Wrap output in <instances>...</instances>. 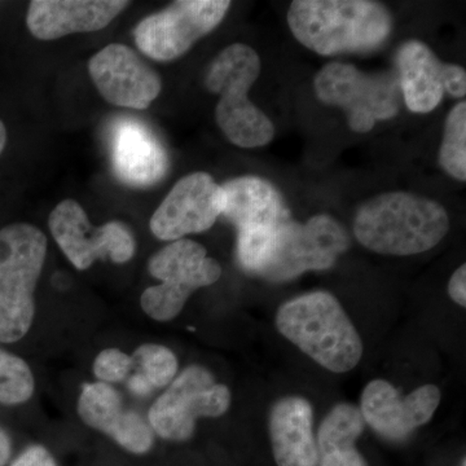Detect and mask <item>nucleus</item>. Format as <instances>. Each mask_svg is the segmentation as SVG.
<instances>
[{
    "label": "nucleus",
    "mask_w": 466,
    "mask_h": 466,
    "mask_svg": "<svg viewBox=\"0 0 466 466\" xmlns=\"http://www.w3.org/2000/svg\"><path fill=\"white\" fill-rule=\"evenodd\" d=\"M441 202L412 192H385L358 208L354 233L367 249L385 256H415L433 249L450 231Z\"/></svg>",
    "instance_id": "obj_1"
},
{
    "label": "nucleus",
    "mask_w": 466,
    "mask_h": 466,
    "mask_svg": "<svg viewBox=\"0 0 466 466\" xmlns=\"http://www.w3.org/2000/svg\"><path fill=\"white\" fill-rule=\"evenodd\" d=\"M287 20L294 38L321 56L376 50L392 27L388 8L370 0H296Z\"/></svg>",
    "instance_id": "obj_2"
},
{
    "label": "nucleus",
    "mask_w": 466,
    "mask_h": 466,
    "mask_svg": "<svg viewBox=\"0 0 466 466\" xmlns=\"http://www.w3.org/2000/svg\"><path fill=\"white\" fill-rule=\"evenodd\" d=\"M285 339L325 370L346 373L363 355V342L341 303L328 291H311L288 300L276 315Z\"/></svg>",
    "instance_id": "obj_3"
},
{
    "label": "nucleus",
    "mask_w": 466,
    "mask_h": 466,
    "mask_svg": "<svg viewBox=\"0 0 466 466\" xmlns=\"http://www.w3.org/2000/svg\"><path fill=\"white\" fill-rule=\"evenodd\" d=\"M260 69L262 63L257 51L235 43L211 61L205 76L208 90L220 97L216 108L217 125L227 139L240 148H260L275 137L271 119L248 96Z\"/></svg>",
    "instance_id": "obj_4"
},
{
    "label": "nucleus",
    "mask_w": 466,
    "mask_h": 466,
    "mask_svg": "<svg viewBox=\"0 0 466 466\" xmlns=\"http://www.w3.org/2000/svg\"><path fill=\"white\" fill-rule=\"evenodd\" d=\"M46 257L47 238L38 227L14 223L0 229V342L20 341L32 328Z\"/></svg>",
    "instance_id": "obj_5"
},
{
    "label": "nucleus",
    "mask_w": 466,
    "mask_h": 466,
    "mask_svg": "<svg viewBox=\"0 0 466 466\" xmlns=\"http://www.w3.org/2000/svg\"><path fill=\"white\" fill-rule=\"evenodd\" d=\"M148 271L161 284L147 288L140 306L156 321L173 320L196 290L216 284L222 276L217 259L198 242L177 240L158 250L148 262Z\"/></svg>",
    "instance_id": "obj_6"
},
{
    "label": "nucleus",
    "mask_w": 466,
    "mask_h": 466,
    "mask_svg": "<svg viewBox=\"0 0 466 466\" xmlns=\"http://www.w3.org/2000/svg\"><path fill=\"white\" fill-rule=\"evenodd\" d=\"M314 87L319 100L345 110L355 133H370L377 122L400 112V82L388 73L366 75L351 64L333 61L319 70Z\"/></svg>",
    "instance_id": "obj_7"
},
{
    "label": "nucleus",
    "mask_w": 466,
    "mask_h": 466,
    "mask_svg": "<svg viewBox=\"0 0 466 466\" xmlns=\"http://www.w3.org/2000/svg\"><path fill=\"white\" fill-rule=\"evenodd\" d=\"M231 391L200 366L186 368L175 377L149 410V426L162 440L188 441L200 417L225 415L231 406Z\"/></svg>",
    "instance_id": "obj_8"
},
{
    "label": "nucleus",
    "mask_w": 466,
    "mask_h": 466,
    "mask_svg": "<svg viewBox=\"0 0 466 466\" xmlns=\"http://www.w3.org/2000/svg\"><path fill=\"white\" fill-rule=\"evenodd\" d=\"M350 247L348 232L333 217L319 214L306 223L285 220L274 257L258 276L283 283L308 271L330 268Z\"/></svg>",
    "instance_id": "obj_9"
},
{
    "label": "nucleus",
    "mask_w": 466,
    "mask_h": 466,
    "mask_svg": "<svg viewBox=\"0 0 466 466\" xmlns=\"http://www.w3.org/2000/svg\"><path fill=\"white\" fill-rule=\"evenodd\" d=\"M231 7L227 0H179L143 18L134 30L137 48L152 60L182 57L223 20Z\"/></svg>",
    "instance_id": "obj_10"
},
{
    "label": "nucleus",
    "mask_w": 466,
    "mask_h": 466,
    "mask_svg": "<svg viewBox=\"0 0 466 466\" xmlns=\"http://www.w3.org/2000/svg\"><path fill=\"white\" fill-rule=\"evenodd\" d=\"M48 226L60 249L79 271L90 268L96 260L122 265L137 251V241L127 226L109 222L94 227L85 208L75 200L61 201L52 210Z\"/></svg>",
    "instance_id": "obj_11"
},
{
    "label": "nucleus",
    "mask_w": 466,
    "mask_h": 466,
    "mask_svg": "<svg viewBox=\"0 0 466 466\" xmlns=\"http://www.w3.org/2000/svg\"><path fill=\"white\" fill-rule=\"evenodd\" d=\"M222 210V186L210 174L198 171L175 184L150 218L149 228L158 240H182L210 229Z\"/></svg>",
    "instance_id": "obj_12"
},
{
    "label": "nucleus",
    "mask_w": 466,
    "mask_h": 466,
    "mask_svg": "<svg viewBox=\"0 0 466 466\" xmlns=\"http://www.w3.org/2000/svg\"><path fill=\"white\" fill-rule=\"evenodd\" d=\"M88 73L104 100L121 108L147 109L161 94L158 73L121 43H112L91 57Z\"/></svg>",
    "instance_id": "obj_13"
},
{
    "label": "nucleus",
    "mask_w": 466,
    "mask_h": 466,
    "mask_svg": "<svg viewBox=\"0 0 466 466\" xmlns=\"http://www.w3.org/2000/svg\"><path fill=\"white\" fill-rule=\"evenodd\" d=\"M438 386L425 385L407 397L383 380H373L364 389L359 408L366 424L392 441L406 440L415 429L431 421L441 403Z\"/></svg>",
    "instance_id": "obj_14"
},
{
    "label": "nucleus",
    "mask_w": 466,
    "mask_h": 466,
    "mask_svg": "<svg viewBox=\"0 0 466 466\" xmlns=\"http://www.w3.org/2000/svg\"><path fill=\"white\" fill-rule=\"evenodd\" d=\"M76 410L86 425L108 435L134 455L149 452L155 443L148 422L134 410H126L121 394L109 383H86Z\"/></svg>",
    "instance_id": "obj_15"
},
{
    "label": "nucleus",
    "mask_w": 466,
    "mask_h": 466,
    "mask_svg": "<svg viewBox=\"0 0 466 466\" xmlns=\"http://www.w3.org/2000/svg\"><path fill=\"white\" fill-rule=\"evenodd\" d=\"M130 5L125 0H34L26 25L34 38L55 41L104 29Z\"/></svg>",
    "instance_id": "obj_16"
},
{
    "label": "nucleus",
    "mask_w": 466,
    "mask_h": 466,
    "mask_svg": "<svg viewBox=\"0 0 466 466\" xmlns=\"http://www.w3.org/2000/svg\"><path fill=\"white\" fill-rule=\"evenodd\" d=\"M112 158L116 177L131 187L147 188L167 173V150L152 131L133 119L116 126Z\"/></svg>",
    "instance_id": "obj_17"
},
{
    "label": "nucleus",
    "mask_w": 466,
    "mask_h": 466,
    "mask_svg": "<svg viewBox=\"0 0 466 466\" xmlns=\"http://www.w3.org/2000/svg\"><path fill=\"white\" fill-rule=\"evenodd\" d=\"M314 410L309 400L283 398L272 407L269 437L278 466H318Z\"/></svg>",
    "instance_id": "obj_18"
},
{
    "label": "nucleus",
    "mask_w": 466,
    "mask_h": 466,
    "mask_svg": "<svg viewBox=\"0 0 466 466\" xmlns=\"http://www.w3.org/2000/svg\"><path fill=\"white\" fill-rule=\"evenodd\" d=\"M397 66L407 108L421 115L433 112L443 99L444 63L425 43L408 41L398 51Z\"/></svg>",
    "instance_id": "obj_19"
},
{
    "label": "nucleus",
    "mask_w": 466,
    "mask_h": 466,
    "mask_svg": "<svg viewBox=\"0 0 466 466\" xmlns=\"http://www.w3.org/2000/svg\"><path fill=\"white\" fill-rule=\"evenodd\" d=\"M222 216L238 228L279 226L287 220L280 196L272 184L257 177H240L223 184Z\"/></svg>",
    "instance_id": "obj_20"
},
{
    "label": "nucleus",
    "mask_w": 466,
    "mask_h": 466,
    "mask_svg": "<svg viewBox=\"0 0 466 466\" xmlns=\"http://www.w3.org/2000/svg\"><path fill=\"white\" fill-rule=\"evenodd\" d=\"M366 428L360 410L341 403L333 408L318 431L319 466H368L355 447Z\"/></svg>",
    "instance_id": "obj_21"
},
{
    "label": "nucleus",
    "mask_w": 466,
    "mask_h": 466,
    "mask_svg": "<svg viewBox=\"0 0 466 466\" xmlns=\"http://www.w3.org/2000/svg\"><path fill=\"white\" fill-rule=\"evenodd\" d=\"M133 372L126 385L134 394L147 397L158 389L167 388L177 376V359L167 346L146 343L135 350Z\"/></svg>",
    "instance_id": "obj_22"
},
{
    "label": "nucleus",
    "mask_w": 466,
    "mask_h": 466,
    "mask_svg": "<svg viewBox=\"0 0 466 466\" xmlns=\"http://www.w3.org/2000/svg\"><path fill=\"white\" fill-rule=\"evenodd\" d=\"M440 164L453 179L466 180V103L456 104L447 116L443 140L440 149Z\"/></svg>",
    "instance_id": "obj_23"
},
{
    "label": "nucleus",
    "mask_w": 466,
    "mask_h": 466,
    "mask_svg": "<svg viewBox=\"0 0 466 466\" xmlns=\"http://www.w3.org/2000/svg\"><path fill=\"white\" fill-rule=\"evenodd\" d=\"M281 225L244 227L238 229V256L242 268L250 274L259 275L268 265L274 257Z\"/></svg>",
    "instance_id": "obj_24"
},
{
    "label": "nucleus",
    "mask_w": 466,
    "mask_h": 466,
    "mask_svg": "<svg viewBox=\"0 0 466 466\" xmlns=\"http://www.w3.org/2000/svg\"><path fill=\"white\" fill-rule=\"evenodd\" d=\"M35 381L24 359L0 349V404L18 406L33 397Z\"/></svg>",
    "instance_id": "obj_25"
},
{
    "label": "nucleus",
    "mask_w": 466,
    "mask_h": 466,
    "mask_svg": "<svg viewBox=\"0 0 466 466\" xmlns=\"http://www.w3.org/2000/svg\"><path fill=\"white\" fill-rule=\"evenodd\" d=\"M94 375L99 382H126L133 372V358L119 349H106L95 358Z\"/></svg>",
    "instance_id": "obj_26"
},
{
    "label": "nucleus",
    "mask_w": 466,
    "mask_h": 466,
    "mask_svg": "<svg viewBox=\"0 0 466 466\" xmlns=\"http://www.w3.org/2000/svg\"><path fill=\"white\" fill-rule=\"evenodd\" d=\"M443 88L444 92L453 97L465 96L466 94V73L464 67L444 64L443 69Z\"/></svg>",
    "instance_id": "obj_27"
},
{
    "label": "nucleus",
    "mask_w": 466,
    "mask_h": 466,
    "mask_svg": "<svg viewBox=\"0 0 466 466\" xmlns=\"http://www.w3.org/2000/svg\"><path fill=\"white\" fill-rule=\"evenodd\" d=\"M11 466H57V464L50 451L46 449V447L35 444V446L29 447V449L24 451L12 462Z\"/></svg>",
    "instance_id": "obj_28"
},
{
    "label": "nucleus",
    "mask_w": 466,
    "mask_h": 466,
    "mask_svg": "<svg viewBox=\"0 0 466 466\" xmlns=\"http://www.w3.org/2000/svg\"><path fill=\"white\" fill-rule=\"evenodd\" d=\"M449 294L453 302L465 308L466 306V266H460L453 275L451 276L449 283Z\"/></svg>",
    "instance_id": "obj_29"
},
{
    "label": "nucleus",
    "mask_w": 466,
    "mask_h": 466,
    "mask_svg": "<svg viewBox=\"0 0 466 466\" xmlns=\"http://www.w3.org/2000/svg\"><path fill=\"white\" fill-rule=\"evenodd\" d=\"M11 440L8 434L0 428V466L7 464L9 458H11Z\"/></svg>",
    "instance_id": "obj_30"
},
{
    "label": "nucleus",
    "mask_w": 466,
    "mask_h": 466,
    "mask_svg": "<svg viewBox=\"0 0 466 466\" xmlns=\"http://www.w3.org/2000/svg\"><path fill=\"white\" fill-rule=\"evenodd\" d=\"M7 128H5V124H3L2 119H0V155H2L3 150L5 148V144H7Z\"/></svg>",
    "instance_id": "obj_31"
},
{
    "label": "nucleus",
    "mask_w": 466,
    "mask_h": 466,
    "mask_svg": "<svg viewBox=\"0 0 466 466\" xmlns=\"http://www.w3.org/2000/svg\"><path fill=\"white\" fill-rule=\"evenodd\" d=\"M462 466H465V460H464V461H462Z\"/></svg>",
    "instance_id": "obj_32"
}]
</instances>
